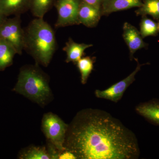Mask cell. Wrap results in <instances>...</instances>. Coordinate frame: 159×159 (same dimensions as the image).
Returning a JSON list of instances; mask_svg holds the SVG:
<instances>
[{
	"mask_svg": "<svg viewBox=\"0 0 159 159\" xmlns=\"http://www.w3.org/2000/svg\"><path fill=\"white\" fill-rule=\"evenodd\" d=\"M143 5L141 0H103L101 5L102 15H108L113 12L127 10Z\"/></svg>",
	"mask_w": 159,
	"mask_h": 159,
	"instance_id": "obj_10",
	"label": "cell"
},
{
	"mask_svg": "<svg viewBox=\"0 0 159 159\" xmlns=\"http://www.w3.org/2000/svg\"><path fill=\"white\" fill-rule=\"evenodd\" d=\"M93 46V45L91 44L76 43L72 39H69L67 42L66 43V46L63 48V50L65 51L66 54V62H72L77 64L84 55V51Z\"/></svg>",
	"mask_w": 159,
	"mask_h": 159,
	"instance_id": "obj_11",
	"label": "cell"
},
{
	"mask_svg": "<svg viewBox=\"0 0 159 159\" xmlns=\"http://www.w3.org/2000/svg\"><path fill=\"white\" fill-rule=\"evenodd\" d=\"M14 90L40 105H45L51 96L48 79L36 66L20 69Z\"/></svg>",
	"mask_w": 159,
	"mask_h": 159,
	"instance_id": "obj_3",
	"label": "cell"
},
{
	"mask_svg": "<svg viewBox=\"0 0 159 159\" xmlns=\"http://www.w3.org/2000/svg\"><path fill=\"white\" fill-rule=\"evenodd\" d=\"M136 61L138 64L135 70L128 77L104 90H96L95 93L96 97L116 102L120 100L129 86L134 81L136 75L141 70L142 65L139 63L138 59H136Z\"/></svg>",
	"mask_w": 159,
	"mask_h": 159,
	"instance_id": "obj_7",
	"label": "cell"
},
{
	"mask_svg": "<svg viewBox=\"0 0 159 159\" xmlns=\"http://www.w3.org/2000/svg\"><path fill=\"white\" fill-rule=\"evenodd\" d=\"M0 8L7 17L20 15L30 8V0H0Z\"/></svg>",
	"mask_w": 159,
	"mask_h": 159,
	"instance_id": "obj_12",
	"label": "cell"
},
{
	"mask_svg": "<svg viewBox=\"0 0 159 159\" xmlns=\"http://www.w3.org/2000/svg\"><path fill=\"white\" fill-rule=\"evenodd\" d=\"M135 11L137 16L150 15L159 20V0H144L142 6Z\"/></svg>",
	"mask_w": 159,
	"mask_h": 159,
	"instance_id": "obj_15",
	"label": "cell"
},
{
	"mask_svg": "<svg viewBox=\"0 0 159 159\" xmlns=\"http://www.w3.org/2000/svg\"><path fill=\"white\" fill-rule=\"evenodd\" d=\"M101 15V7L92 6L81 1L78 12L79 24L88 28H93L98 25Z\"/></svg>",
	"mask_w": 159,
	"mask_h": 159,
	"instance_id": "obj_9",
	"label": "cell"
},
{
	"mask_svg": "<svg viewBox=\"0 0 159 159\" xmlns=\"http://www.w3.org/2000/svg\"><path fill=\"white\" fill-rule=\"evenodd\" d=\"M6 18H7V16H6L5 14L3 13L2 11L1 8H0V25L4 22V21Z\"/></svg>",
	"mask_w": 159,
	"mask_h": 159,
	"instance_id": "obj_22",
	"label": "cell"
},
{
	"mask_svg": "<svg viewBox=\"0 0 159 159\" xmlns=\"http://www.w3.org/2000/svg\"><path fill=\"white\" fill-rule=\"evenodd\" d=\"M68 125L57 115L48 113L42 120L43 131L48 140L60 151H65L64 144Z\"/></svg>",
	"mask_w": 159,
	"mask_h": 159,
	"instance_id": "obj_4",
	"label": "cell"
},
{
	"mask_svg": "<svg viewBox=\"0 0 159 159\" xmlns=\"http://www.w3.org/2000/svg\"><path fill=\"white\" fill-rule=\"evenodd\" d=\"M16 54L15 49L10 43L0 39V70H4L12 64Z\"/></svg>",
	"mask_w": 159,
	"mask_h": 159,
	"instance_id": "obj_14",
	"label": "cell"
},
{
	"mask_svg": "<svg viewBox=\"0 0 159 159\" xmlns=\"http://www.w3.org/2000/svg\"><path fill=\"white\" fill-rule=\"evenodd\" d=\"M122 36L129 49L130 59L133 58L134 54L137 51L148 45L144 42L138 29L129 23L125 22L123 25Z\"/></svg>",
	"mask_w": 159,
	"mask_h": 159,
	"instance_id": "obj_8",
	"label": "cell"
},
{
	"mask_svg": "<svg viewBox=\"0 0 159 159\" xmlns=\"http://www.w3.org/2000/svg\"><path fill=\"white\" fill-rule=\"evenodd\" d=\"M94 61L92 57H83L77 63V66L81 75V82L85 84L93 69Z\"/></svg>",
	"mask_w": 159,
	"mask_h": 159,
	"instance_id": "obj_17",
	"label": "cell"
},
{
	"mask_svg": "<svg viewBox=\"0 0 159 159\" xmlns=\"http://www.w3.org/2000/svg\"><path fill=\"white\" fill-rule=\"evenodd\" d=\"M140 31L142 38L149 36L157 35V24L152 20L148 18L146 16H142L140 24Z\"/></svg>",
	"mask_w": 159,
	"mask_h": 159,
	"instance_id": "obj_18",
	"label": "cell"
},
{
	"mask_svg": "<svg viewBox=\"0 0 159 159\" xmlns=\"http://www.w3.org/2000/svg\"><path fill=\"white\" fill-rule=\"evenodd\" d=\"M53 0H30V9L36 18H43L51 9Z\"/></svg>",
	"mask_w": 159,
	"mask_h": 159,
	"instance_id": "obj_16",
	"label": "cell"
},
{
	"mask_svg": "<svg viewBox=\"0 0 159 159\" xmlns=\"http://www.w3.org/2000/svg\"><path fill=\"white\" fill-rule=\"evenodd\" d=\"M57 42L51 26L43 18H36L25 30L24 50L37 63L48 66L56 51Z\"/></svg>",
	"mask_w": 159,
	"mask_h": 159,
	"instance_id": "obj_2",
	"label": "cell"
},
{
	"mask_svg": "<svg viewBox=\"0 0 159 159\" xmlns=\"http://www.w3.org/2000/svg\"><path fill=\"white\" fill-rule=\"evenodd\" d=\"M157 27H158V32H159V20L158 22L157 23Z\"/></svg>",
	"mask_w": 159,
	"mask_h": 159,
	"instance_id": "obj_23",
	"label": "cell"
},
{
	"mask_svg": "<svg viewBox=\"0 0 159 159\" xmlns=\"http://www.w3.org/2000/svg\"><path fill=\"white\" fill-rule=\"evenodd\" d=\"M65 151L77 159H134L140 155L134 134L104 111H80L68 126Z\"/></svg>",
	"mask_w": 159,
	"mask_h": 159,
	"instance_id": "obj_1",
	"label": "cell"
},
{
	"mask_svg": "<svg viewBox=\"0 0 159 159\" xmlns=\"http://www.w3.org/2000/svg\"><path fill=\"white\" fill-rule=\"evenodd\" d=\"M0 39L8 42L21 55L24 50L25 30L22 28L19 15L6 18L0 25Z\"/></svg>",
	"mask_w": 159,
	"mask_h": 159,
	"instance_id": "obj_5",
	"label": "cell"
},
{
	"mask_svg": "<svg viewBox=\"0 0 159 159\" xmlns=\"http://www.w3.org/2000/svg\"><path fill=\"white\" fill-rule=\"evenodd\" d=\"M20 158L26 159H51L50 155L45 147H32L26 151Z\"/></svg>",
	"mask_w": 159,
	"mask_h": 159,
	"instance_id": "obj_19",
	"label": "cell"
},
{
	"mask_svg": "<svg viewBox=\"0 0 159 159\" xmlns=\"http://www.w3.org/2000/svg\"><path fill=\"white\" fill-rule=\"evenodd\" d=\"M136 110L138 113L148 121L159 125V100L155 99L141 103Z\"/></svg>",
	"mask_w": 159,
	"mask_h": 159,
	"instance_id": "obj_13",
	"label": "cell"
},
{
	"mask_svg": "<svg viewBox=\"0 0 159 159\" xmlns=\"http://www.w3.org/2000/svg\"><path fill=\"white\" fill-rule=\"evenodd\" d=\"M82 1L92 6L101 7L103 0H82Z\"/></svg>",
	"mask_w": 159,
	"mask_h": 159,
	"instance_id": "obj_21",
	"label": "cell"
},
{
	"mask_svg": "<svg viewBox=\"0 0 159 159\" xmlns=\"http://www.w3.org/2000/svg\"><path fill=\"white\" fill-rule=\"evenodd\" d=\"M60 159H77V157L72 153L71 152L68 151H65L63 152L62 153L60 154L59 158Z\"/></svg>",
	"mask_w": 159,
	"mask_h": 159,
	"instance_id": "obj_20",
	"label": "cell"
},
{
	"mask_svg": "<svg viewBox=\"0 0 159 159\" xmlns=\"http://www.w3.org/2000/svg\"><path fill=\"white\" fill-rule=\"evenodd\" d=\"M80 0H57L55 7L58 17L55 27L59 28L80 25L78 12Z\"/></svg>",
	"mask_w": 159,
	"mask_h": 159,
	"instance_id": "obj_6",
	"label": "cell"
}]
</instances>
